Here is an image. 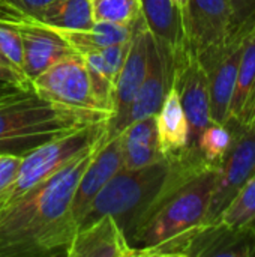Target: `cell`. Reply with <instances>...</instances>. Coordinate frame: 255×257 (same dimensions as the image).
<instances>
[{"label":"cell","mask_w":255,"mask_h":257,"mask_svg":"<svg viewBox=\"0 0 255 257\" xmlns=\"http://www.w3.org/2000/svg\"><path fill=\"white\" fill-rule=\"evenodd\" d=\"M233 140V131L228 125L212 122L200 136L197 151L200 157L212 166H219Z\"/></svg>","instance_id":"obj_26"},{"label":"cell","mask_w":255,"mask_h":257,"mask_svg":"<svg viewBox=\"0 0 255 257\" xmlns=\"http://www.w3.org/2000/svg\"><path fill=\"white\" fill-rule=\"evenodd\" d=\"M120 139L122 169L125 170L141 169L165 158L159 151L155 116L131 123L120 133Z\"/></svg>","instance_id":"obj_19"},{"label":"cell","mask_w":255,"mask_h":257,"mask_svg":"<svg viewBox=\"0 0 255 257\" xmlns=\"http://www.w3.org/2000/svg\"><path fill=\"white\" fill-rule=\"evenodd\" d=\"M170 86H171V77L164 65V62L159 56V51L156 48V44L150 35L149 62H147L146 77H144L135 98L132 99L128 111L125 113L123 119L113 128L107 130L102 145H105L111 139L117 137L131 123L141 120L144 117H149V116H155L158 113V110L161 108V104H162L164 96Z\"/></svg>","instance_id":"obj_15"},{"label":"cell","mask_w":255,"mask_h":257,"mask_svg":"<svg viewBox=\"0 0 255 257\" xmlns=\"http://www.w3.org/2000/svg\"><path fill=\"white\" fill-rule=\"evenodd\" d=\"M0 81H6V83H12L18 87H21L23 90H32V87H29L21 78L18 74H15L12 69H8V68H3L0 66Z\"/></svg>","instance_id":"obj_32"},{"label":"cell","mask_w":255,"mask_h":257,"mask_svg":"<svg viewBox=\"0 0 255 257\" xmlns=\"http://www.w3.org/2000/svg\"><path fill=\"white\" fill-rule=\"evenodd\" d=\"M188 50L198 59L230 38L228 0H188L183 12Z\"/></svg>","instance_id":"obj_11"},{"label":"cell","mask_w":255,"mask_h":257,"mask_svg":"<svg viewBox=\"0 0 255 257\" xmlns=\"http://www.w3.org/2000/svg\"><path fill=\"white\" fill-rule=\"evenodd\" d=\"M95 21L132 26L141 15L140 0H90Z\"/></svg>","instance_id":"obj_27"},{"label":"cell","mask_w":255,"mask_h":257,"mask_svg":"<svg viewBox=\"0 0 255 257\" xmlns=\"http://www.w3.org/2000/svg\"><path fill=\"white\" fill-rule=\"evenodd\" d=\"M131 27L132 26L96 21L87 30H68L56 27L51 29H54L75 53L86 54L90 51H99L111 44L128 41L131 36Z\"/></svg>","instance_id":"obj_21"},{"label":"cell","mask_w":255,"mask_h":257,"mask_svg":"<svg viewBox=\"0 0 255 257\" xmlns=\"http://www.w3.org/2000/svg\"><path fill=\"white\" fill-rule=\"evenodd\" d=\"M171 84L177 89L189 126L186 152L200 155L197 151L198 139L201 133L212 123L210 98L206 71L191 51H188L174 65Z\"/></svg>","instance_id":"obj_9"},{"label":"cell","mask_w":255,"mask_h":257,"mask_svg":"<svg viewBox=\"0 0 255 257\" xmlns=\"http://www.w3.org/2000/svg\"><path fill=\"white\" fill-rule=\"evenodd\" d=\"M170 160L171 170L165 185L129 239L137 256L206 218L218 166L207 164L191 152Z\"/></svg>","instance_id":"obj_2"},{"label":"cell","mask_w":255,"mask_h":257,"mask_svg":"<svg viewBox=\"0 0 255 257\" xmlns=\"http://www.w3.org/2000/svg\"><path fill=\"white\" fill-rule=\"evenodd\" d=\"M170 170V158H162L135 170L120 169L90 202L77 230L104 215H110L122 227L129 242L135 227L165 185Z\"/></svg>","instance_id":"obj_4"},{"label":"cell","mask_w":255,"mask_h":257,"mask_svg":"<svg viewBox=\"0 0 255 257\" xmlns=\"http://www.w3.org/2000/svg\"><path fill=\"white\" fill-rule=\"evenodd\" d=\"M0 53L9 62L12 69L23 78L26 84L32 87L24 71V56L20 30L14 21L11 12L0 8Z\"/></svg>","instance_id":"obj_24"},{"label":"cell","mask_w":255,"mask_h":257,"mask_svg":"<svg viewBox=\"0 0 255 257\" xmlns=\"http://www.w3.org/2000/svg\"><path fill=\"white\" fill-rule=\"evenodd\" d=\"M108 122H98L56 137L21 157V164L12 185L0 196V208L12 203L26 191L48 179L83 152L102 145Z\"/></svg>","instance_id":"obj_5"},{"label":"cell","mask_w":255,"mask_h":257,"mask_svg":"<svg viewBox=\"0 0 255 257\" xmlns=\"http://www.w3.org/2000/svg\"><path fill=\"white\" fill-rule=\"evenodd\" d=\"M90 78V87L92 95L95 99V104L99 110L108 111L113 114V105H114V84L110 80L105 65L102 60V56L99 51H90L83 54Z\"/></svg>","instance_id":"obj_23"},{"label":"cell","mask_w":255,"mask_h":257,"mask_svg":"<svg viewBox=\"0 0 255 257\" xmlns=\"http://www.w3.org/2000/svg\"><path fill=\"white\" fill-rule=\"evenodd\" d=\"M54 0H0V8L23 17L39 20L42 12Z\"/></svg>","instance_id":"obj_30"},{"label":"cell","mask_w":255,"mask_h":257,"mask_svg":"<svg viewBox=\"0 0 255 257\" xmlns=\"http://www.w3.org/2000/svg\"><path fill=\"white\" fill-rule=\"evenodd\" d=\"M255 123V102H254V107H252V114H251V120H249V125H252ZM248 125V126H249Z\"/></svg>","instance_id":"obj_36"},{"label":"cell","mask_w":255,"mask_h":257,"mask_svg":"<svg viewBox=\"0 0 255 257\" xmlns=\"http://www.w3.org/2000/svg\"><path fill=\"white\" fill-rule=\"evenodd\" d=\"M149 42L150 32L146 27L143 15H140L131 27L128 54L114 83V105L107 130L113 128L123 119L146 77L149 62Z\"/></svg>","instance_id":"obj_13"},{"label":"cell","mask_w":255,"mask_h":257,"mask_svg":"<svg viewBox=\"0 0 255 257\" xmlns=\"http://www.w3.org/2000/svg\"><path fill=\"white\" fill-rule=\"evenodd\" d=\"M231 21L228 41L243 36L255 24V0H228Z\"/></svg>","instance_id":"obj_28"},{"label":"cell","mask_w":255,"mask_h":257,"mask_svg":"<svg viewBox=\"0 0 255 257\" xmlns=\"http://www.w3.org/2000/svg\"><path fill=\"white\" fill-rule=\"evenodd\" d=\"M12 17L20 30L24 56V71L30 84L32 80H35L41 72H44L63 56L74 51L65 42V39L50 26L30 17H23L17 14H12Z\"/></svg>","instance_id":"obj_14"},{"label":"cell","mask_w":255,"mask_h":257,"mask_svg":"<svg viewBox=\"0 0 255 257\" xmlns=\"http://www.w3.org/2000/svg\"><path fill=\"white\" fill-rule=\"evenodd\" d=\"M0 66L8 68V69H12V66H11V65H9V62L3 57V54H2V53H0ZM12 71H14V69H12ZM14 72H15V71H14ZM15 74H17V72H15ZM20 78H21V77H20ZM21 80H23V78H21ZM27 86H29V84H27ZM29 87H30V86H29Z\"/></svg>","instance_id":"obj_34"},{"label":"cell","mask_w":255,"mask_h":257,"mask_svg":"<svg viewBox=\"0 0 255 257\" xmlns=\"http://www.w3.org/2000/svg\"><path fill=\"white\" fill-rule=\"evenodd\" d=\"M101 145L0 208V257L66 256L75 236L72 199Z\"/></svg>","instance_id":"obj_1"},{"label":"cell","mask_w":255,"mask_h":257,"mask_svg":"<svg viewBox=\"0 0 255 257\" xmlns=\"http://www.w3.org/2000/svg\"><path fill=\"white\" fill-rule=\"evenodd\" d=\"M158 145L162 157L171 158L183 154L188 148L189 126L180 104L177 89L171 84L164 96L161 108L155 114Z\"/></svg>","instance_id":"obj_18"},{"label":"cell","mask_w":255,"mask_h":257,"mask_svg":"<svg viewBox=\"0 0 255 257\" xmlns=\"http://www.w3.org/2000/svg\"><path fill=\"white\" fill-rule=\"evenodd\" d=\"M233 131L231 145L218 166L204 221H215L237 194V191L255 175V123L240 126L225 123Z\"/></svg>","instance_id":"obj_7"},{"label":"cell","mask_w":255,"mask_h":257,"mask_svg":"<svg viewBox=\"0 0 255 257\" xmlns=\"http://www.w3.org/2000/svg\"><path fill=\"white\" fill-rule=\"evenodd\" d=\"M68 257H131L137 256L117 221L104 215L95 223L75 232Z\"/></svg>","instance_id":"obj_17"},{"label":"cell","mask_w":255,"mask_h":257,"mask_svg":"<svg viewBox=\"0 0 255 257\" xmlns=\"http://www.w3.org/2000/svg\"><path fill=\"white\" fill-rule=\"evenodd\" d=\"M243 36L227 41L216 50L198 57L207 75L210 117L215 123L225 125L230 116V105L236 87L237 69L242 54Z\"/></svg>","instance_id":"obj_10"},{"label":"cell","mask_w":255,"mask_h":257,"mask_svg":"<svg viewBox=\"0 0 255 257\" xmlns=\"http://www.w3.org/2000/svg\"><path fill=\"white\" fill-rule=\"evenodd\" d=\"M120 169L122 139L119 134L117 137L111 139L96 151V154L93 155L84 173L80 178V182L72 199V217L77 227L90 202Z\"/></svg>","instance_id":"obj_16"},{"label":"cell","mask_w":255,"mask_h":257,"mask_svg":"<svg viewBox=\"0 0 255 257\" xmlns=\"http://www.w3.org/2000/svg\"><path fill=\"white\" fill-rule=\"evenodd\" d=\"M255 102V24L243 35L236 87L230 105L228 122L248 126ZM227 122V123H228Z\"/></svg>","instance_id":"obj_20"},{"label":"cell","mask_w":255,"mask_h":257,"mask_svg":"<svg viewBox=\"0 0 255 257\" xmlns=\"http://www.w3.org/2000/svg\"><path fill=\"white\" fill-rule=\"evenodd\" d=\"M104 110H78L50 102L32 90L0 101V154L26 155L42 143L83 126L108 122Z\"/></svg>","instance_id":"obj_3"},{"label":"cell","mask_w":255,"mask_h":257,"mask_svg":"<svg viewBox=\"0 0 255 257\" xmlns=\"http://www.w3.org/2000/svg\"><path fill=\"white\" fill-rule=\"evenodd\" d=\"M32 89L41 98L71 108L99 110L95 104L84 56L69 53L32 80Z\"/></svg>","instance_id":"obj_8"},{"label":"cell","mask_w":255,"mask_h":257,"mask_svg":"<svg viewBox=\"0 0 255 257\" xmlns=\"http://www.w3.org/2000/svg\"><path fill=\"white\" fill-rule=\"evenodd\" d=\"M21 164L20 155L0 154V196L12 185Z\"/></svg>","instance_id":"obj_31"},{"label":"cell","mask_w":255,"mask_h":257,"mask_svg":"<svg viewBox=\"0 0 255 257\" xmlns=\"http://www.w3.org/2000/svg\"><path fill=\"white\" fill-rule=\"evenodd\" d=\"M38 21L68 30H87L96 23L90 0H54Z\"/></svg>","instance_id":"obj_22"},{"label":"cell","mask_w":255,"mask_h":257,"mask_svg":"<svg viewBox=\"0 0 255 257\" xmlns=\"http://www.w3.org/2000/svg\"><path fill=\"white\" fill-rule=\"evenodd\" d=\"M140 6L146 27L171 77L174 65L189 51L183 11L174 0H140Z\"/></svg>","instance_id":"obj_12"},{"label":"cell","mask_w":255,"mask_h":257,"mask_svg":"<svg viewBox=\"0 0 255 257\" xmlns=\"http://www.w3.org/2000/svg\"><path fill=\"white\" fill-rule=\"evenodd\" d=\"M141 256L255 257V227H230L219 220L203 221Z\"/></svg>","instance_id":"obj_6"},{"label":"cell","mask_w":255,"mask_h":257,"mask_svg":"<svg viewBox=\"0 0 255 257\" xmlns=\"http://www.w3.org/2000/svg\"><path fill=\"white\" fill-rule=\"evenodd\" d=\"M174 3L185 12V9H186V5H188V0H174Z\"/></svg>","instance_id":"obj_35"},{"label":"cell","mask_w":255,"mask_h":257,"mask_svg":"<svg viewBox=\"0 0 255 257\" xmlns=\"http://www.w3.org/2000/svg\"><path fill=\"white\" fill-rule=\"evenodd\" d=\"M23 92L21 87L12 84V83H6V81H0V101H5L17 93Z\"/></svg>","instance_id":"obj_33"},{"label":"cell","mask_w":255,"mask_h":257,"mask_svg":"<svg viewBox=\"0 0 255 257\" xmlns=\"http://www.w3.org/2000/svg\"><path fill=\"white\" fill-rule=\"evenodd\" d=\"M131 38V36H129ZM128 48H129V39L125 42H117V44H111L108 47H104L102 50H99L104 65H105V71L110 77V80L113 81V84L116 83V78L122 69V65L126 59L128 54Z\"/></svg>","instance_id":"obj_29"},{"label":"cell","mask_w":255,"mask_h":257,"mask_svg":"<svg viewBox=\"0 0 255 257\" xmlns=\"http://www.w3.org/2000/svg\"><path fill=\"white\" fill-rule=\"evenodd\" d=\"M218 220L230 227H246L255 223V175L228 202Z\"/></svg>","instance_id":"obj_25"},{"label":"cell","mask_w":255,"mask_h":257,"mask_svg":"<svg viewBox=\"0 0 255 257\" xmlns=\"http://www.w3.org/2000/svg\"><path fill=\"white\" fill-rule=\"evenodd\" d=\"M252 226H254V227H255V223H252Z\"/></svg>","instance_id":"obj_37"}]
</instances>
